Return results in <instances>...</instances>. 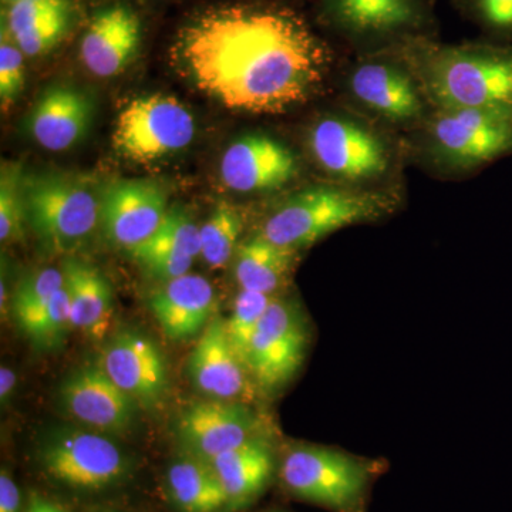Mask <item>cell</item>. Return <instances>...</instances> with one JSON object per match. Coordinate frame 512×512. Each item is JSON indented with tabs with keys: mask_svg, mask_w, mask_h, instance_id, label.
<instances>
[{
	"mask_svg": "<svg viewBox=\"0 0 512 512\" xmlns=\"http://www.w3.org/2000/svg\"><path fill=\"white\" fill-rule=\"evenodd\" d=\"M63 286V269L43 268L23 278L10 303L16 323L40 311Z\"/></svg>",
	"mask_w": 512,
	"mask_h": 512,
	"instance_id": "32",
	"label": "cell"
},
{
	"mask_svg": "<svg viewBox=\"0 0 512 512\" xmlns=\"http://www.w3.org/2000/svg\"><path fill=\"white\" fill-rule=\"evenodd\" d=\"M25 173L18 163H3L0 171V241L3 244L22 237L26 224Z\"/></svg>",
	"mask_w": 512,
	"mask_h": 512,
	"instance_id": "30",
	"label": "cell"
},
{
	"mask_svg": "<svg viewBox=\"0 0 512 512\" xmlns=\"http://www.w3.org/2000/svg\"><path fill=\"white\" fill-rule=\"evenodd\" d=\"M168 59L225 109L278 114L319 89L329 43L296 8L276 0H221L192 9L170 37Z\"/></svg>",
	"mask_w": 512,
	"mask_h": 512,
	"instance_id": "1",
	"label": "cell"
},
{
	"mask_svg": "<svg viewBox=\"0 0 512 512\" xmlns=\"http://www.w3.org/2000/svg\"><path fill=\"white\" fill-rule=\"evenodd\" d=\"M214 306V288L200 275L187 274L164 282L150 298L154 318L173 340L192 338L207 328Z\"/></svg>",
	"mask_w": 512,
	"mask_h": 512,
	"instance_id": "23",
	"label": "cell"
},
{
	"mask_svg": "<svg viewBox=\"0 0 512 512\" xmlns=\"http://www.w3.org/2000/svg\"><path fill=\"white\" fill-rule=\"evenodd\" d=\"M188 370L195 387L218 400H234L247 396L249 372L229 345L225 320L215 318L208 323L200 340L192 349Z\"/></svg>",
	"mask_w": 512,
	"mask_h": 512,
	"instance_id": "21",
	"label": "cell"
},
{
	"mask_svg": "<svg viewBox=\"0 0 512 512\" xmlns=\"http://www.w3.org/2000/svg\"><path fill=\"white\" fill-rule=\"evenodd\" d=\"M20 493L18 485L9 476L8 471L0 474V512H19Z\"/></svg>",
	"mask_w": 512,
	"mask_h": 512,
	"instance_id": "35",
	"label": "cell"
},
{
	"mask_svg": "<svg viewBox=\"0 0 512 512\" xmlns=\"http://www.w3.org/2000/svg\"><path fill=\"white\" fill-rule=\"evenodd\" d=\"M244 229V218L238 208L220 202L200 227L201 258L212 269L228 265L237 252Z\"/></svg>",
	"mask_w": 512,
	"mask_h": 512,
	"instance_id": "28",
	"label": "cell"
},
{
	"mask_svg": "<svg viewBox=\"0 0 512 512\" xmlns=\"http://www.w3.org/2000/svg\"><path fill=\"white\" fill-rule=\"evenodd\" d=\"M458 8L495 43H512V0H457Z\"/></svg>",
	"mask_w": 512,
	"mask_h": 512,
	"instance_id": "33",
	"label": "cell"
},
{
	"mask_svg": "<svg viewBox=\"0 0 512 512\" xmlns=\"http://www.w3.org/2000/svg\"><path fill=\"white\" fill-rule=\"evenodd\" d=\"M318 20L357 46L386 47L429 37V0H318Z\"/></svg>",
	"mask_w": 512,
	"mask_h": 512,
	"instance_id": "5",
	"label": "cell"
},
{
	"mask_svg": "<svg viewBox=\"0 0 512 512\" xmlns=\"http://www.w3.org/2000/svg\"><path fill=\"white\" fill-rule=\"evenodd\" d=\"M309 150L325 173L349 184L376 180L390 167L382 137L359 121L328 116L309 131Z\"/></svg>",
	"mask_w": 512,
	"mask_h": 512,
	"instance_id": "11",
	"label": "cell"
},
{
	"mask_svg": "<svg viewBox=\"0 0 512 512\" xmlns=\"http://www.w3.org/2000/svg\"><path fill=\"white\" fill-rule=\"evenodd\" d=\"M168 491L183 512H218L228 507L220 478L208 461L188 457L171 464Z\"/></svg>",
	"mask_w": 512,
	"mask_h": 512,
	"instance_id": "27",
	"label": "cell"
},
{
	"mask_svg": "<svg viewBox=\"0 0 512 512\" xmlns=\"http://www.w3.org/2000/svg\"><path fill=\"white\" fill-rule=\"evenodd\" d=\"M99 512H116V511L104 510V511H99Z\"/></svg>",
	"mask_w": 512,
	"mask_h": 512,
	"instance_id": "39",
	"label": "cell"
},
{
	"mask_svg": "<svg viewBox=\"0 0 512 512\" xmlns=\"http://www.w3.org/2000/svg\"><path fill=\"white\" fill-rule=\"evenodd\" d=\"M400 45L380 49L350 72L349 89L360 104L392 123H409L423 114V99Z\"/></svg>",
	"mask_w": 512,
	"mask_h": 512,
	"instance_id": "13",
	"label": "cell"
},
{
	"mask_svg": "<svg viewBox=\"0 0 512 512\" xmlns=\"http://www.w3.org/2000/svg\"><path fill=\"white\" fill-rule=\"evenodd\" d=\"M66 412L101 433L120 434L136 419L138 404L99 365L80 367L60 386Z\"/></svg>",
	"mask_w": 512,
	"mask_h": 512,
	"instance_id": "17",
	"label": "cell"
},
{
	"mask_svg": "<svg viewBox=\"0 0 512 512\" xmlns=\"http://www.w3.org/2000/svg\"><path fill=\"white\" fill-rule=\"evenodd\" d=\"M19 2V0H2V5H8V3Z\"/></svg>",
	"mask_w": 512,
	"mask_h": 512,
	"instance_id": "38",
	"label": "cell"
},
{
	"mask_svg": "<svg viewBox=\"0 0 512 512\" xmlns=\"http://www.w3.org/2000/svg\"><path fill=\"white\" fill-rule=\"evenodd\" d=\"M84 9V0H19L2 5L0 30L12 37L26 59H37L79 32Z\"/></svg>",
	"mask_w": 512,
	"mask_h": 512,
	"instance_id": "15",
	"label": "cell"
},
{
	"mask_svg": "<svg viewBox=\"0 0 512 512\" xmlns=\"http://www.w3.org/2000/svg\"><path fill=\"white\" fill-rule=\"evenodd\" d=\"M308 343L301 309L286 299H272L252 340L249 375L266 392L282 389L301 369Z\"/></svg>",
	"mask_w": 512,
	"mask_h": 512,
	"instance_id": "12",
	"label": "cell"
},
{
	"mask_svg": "<svg viewBox=\"0 0 512 512\" xmlns=\"http://www.w3.org/2000/svg\"><path fill=\"white\" fill-rule=\"evenodd\" d=\"M299 173L298 158L281 141L266 134L238 138L221 158L222 183L237 192L272 191Z\"/></svg>",
	"mask_w": 512,
	"mask_h": 512,
	"instance_id": "18",
	"label": "cell"
},
{
	"mask_svg": "<svg viewBox=\"0 0 512 512\" xmlns=\"http://www.w3.org/2000/svg\"><path fill=\"white\" fill-rule=\"evenodd\" d=\"M208 463L220 478L231 510L255 500L265 490L275 467L271 447L261 437L245 441Z\"/></svg>",
	"mask_w": 512,
	"mask_h": 512,
	"instance_id": "24",
	"label": "cell"
},
{
	"mask_svg": "<svg viewBox=\"0 0 512 512\" xmlns=\"http://www.w3.org/2000/svg\"><path fill=\"white\" fill-rule=\"evenodd\" d=\"M46 476L77 491H101L119 484L128 460L113 441L97 433L60 429L46 437L39 450Z\"/></svg>",
	"mask_w": 512,
	"mask_h": 512,
	"instance_id": "10",
	"label": "cell"
},
{
	"mask_svg": "<svg viewBox=\"0 0 512 512\" xmlns=\"http://www.w3.org/2000/svg\"><path fill=\"white\" fill-rule=\"evenodd\" d=\"M25 512H67L63 505L43 497V495L32 494Z\"/></svg>",
	"mask_w": 512,
	"mask_h": 512,
	"instance_id": "36",
	"label": "cell"
},
{
	"mask_svg": "<svg viewBox=\"0 0 512 512\" xmlns=\"http://www.w3.org/2000/svg\"><path fill=\"white\" fill-rule=\"evenodd\" d=\"M94 104L74 86H52L36 100L25 120L30 138L47 151L59 153L76 146L92 127Z\"/></svg>",
	"mask_w": 512,
	"mask_h": 512,
	"instance_id": "20",
	"label": "cell"
},
{
	"mask_svg": "<svg viewBox=\"0 0 512 512\" xmlns=\"http://www.w3.org/2000/svg\"><path fill=\"white\" fill-rule=\"evenodd\" d=\"M195 137L191 111L168 94L136 97L121 109L114 123V150L134 163H154L184 150Z\"/></svg>",
	"mask_w": 512,
	"mask_h": 512,
	"instance_id": "7",
	"label": "cell"
},
{
	"mask_svg": "<svg viewBox=\"0 0 512 512\" xmlns=\"http://www.w3.org/2000/svg\"><path fill=\"white\" fill-rule=\"evenodd\" d=\"M168 210L167 192L150 178H120L100 190L104 235L128 252L157 231Z\"/></svg>",
	"mask_w": 512,
	"mask_h": 512,
	"instance_id": "14",
	"label": "cell"
},
{
	"mask_svg": "<svg viewBox=\"0 0 512 512\" xmlns=\"http://www.w3.org/2000/svg\"><path fill=\"white\" fill-rule=\"evenodd\" d=\"M296 261L298 251L278 247L256 235L237 249L235 278L245 291L274 296L288 281Z\"/></svg>",
	"mask_w": 512,
	"mask_h": 512,
	"instance_id": "26",
	"label": "cell"
},
{
	"mask_svg": "<svg viewBox=\"0 0 512 512\" xmlns=\"http://www.w3.org/2000/svg\"><path fill=\"white\" fill-rule=\"evenodd\" d=\"M130 254L154 278H180L201 256L200 227L183 208H170L157 231Z\"/></svg>",
	"mask_w": 512,
	"mask_h": 512,
	"instance_id": "22",
	"label": "cell"
},
{
	"mask_svg": "<svg viewBox=\"0 0 512 512\" xmlns=\"http://www.w3.org/2000/svg\"><path fill=\"white\" fill-rule=\"evenodd\" d=\"M400 49L439 109L512 110V43L453 46L419 37Z\"/></svg>",
	"mask_w": 512,
	"mask_h": 512,
	"instance_id": "2",
	"label": "cell"
},
{
	"mask_svg": "<svg viewBox=\"0 0 512 512\" xmlns=\"http://www.w3.org/2000/svg\"><path fill=\"white\" fill-rule=\"evenodd\" d=\"M26 56L8 33L0 30V101L8 110L25 87Z\"/></svg>",
	"mask_w": 512,
	"mask_h": 512,
	"instance_id": "34",
	"label": "cell"
},
{
	"mask_svg": "<svg viewBox=\"0 0 512 512\" xmlns=\"http://www.w3.org/2000/svg\"><path fill=\"white\" fill-rule=\"evenodd\" d=\"M397 200L352 185H318L291 195L262 225L259 235L278 247L301 251L333 232L392 214Z\"/></svg>",
	"mask_w": 512,
	"mask_h": 512,
	"instance_id": "3",
	"label": "cell"
},
{
	"mask_svg": "<svg viewBox=\"0 0 512 512\" xmlns=\"http://www.w3.org/2000/svg\"><path fill=\"white\" fill-rule=\"evenodd\" d=\"M100 366L138 406L156 407L168 392L163 352L141 333L127 330L114 336L103 349Z\"/></svg>",
	"mask_w": 512,
	"mask_h": 512,
	"instance_id": "16",
	"label": "cell"
},
{
	"mask_svg": "<svg viewBox=\"0 0 512 512\" xmlns=\"http://www.w3.org/2000/svg\"><path fill=\"white\" fill-rule=\"evenodd\" d=\"M281 477L302 500L339 512H359L370 473L357 458L338 450L302 446L286 454Z\"/></svg>",
	"mask_w": 512,
	"mask_h": 512,
	"instance_id": "8",
	"label": "cell"
},
{
	"mask_svg": "<svg viewBox=\"0 0 512 512\" xmlns=\"http://www.w3.org/2000/svg\"><path fill=\"white\" fill-rule=\"evenodd\" d=\"M251 410L228 400H208L187 407L178 419V437L192 457L211 461L256 436Z\"/></svg>",
	"mask_w": 512,
	"mask_h": 512,
	"instance_id": "19",
	"label": "cell"
},
{
	"mask_svg": "<svg viewBox=\"0 0 512 512\" xmlns=\"http://www.w3.org/2000/svg\"><path fill=\"white\" fill-rule=\"evenodd\" d=\"M147 33V15L137 0L86 2L77 32V55L93 76H119L143 52Z\"/></svg>",
	"mask_w": 512,
	"mask_h": 512,
	"instance_id": "6",
	"label": "cell"
},
{
	"mask_svg": "<svg viewBox=\"0 0 512 512\" xmlns=\"http://www.w3.org/2000/svg\"><path fill=\"white\" fill-rule=\"evenodd\" d=\"M64 286L70 299L73 328L93 339H103L113 316V292L96 266L67 259L63 264Z\"/></svg>",
	"mask_w": 512,
	"mask_h": 512,
	"instance_id": "25",
	"label": "cell"
},
{
	"mask_svg": "<svg viewBox=\"0 0 512 512\" xmlns=\"http://www.w3.org/2000/svg\"><path fill=\"white\" fill-rule=\"evenodd\" d=\"M274 298L275 296L265 295V293L241 289L235 299L231 315L225 320V332H227L229 345L247 369L252 340L269 303Z\"/></svg>",
	"mask_w": 512,
	"mask_h": 512,
	"instance_id": "29",
	"label": "cell"
},
{
	"mask_svg": "<svg viewBox=\"0 0 512 512\" xmlns=\"http://www.w3.org/2000/svg\"><path fill=\"white\" fill-rule=\"evenodd\" d=\"M23 332L39 346L52 348L63 340L67 330L73 328L70 299L66 286L53 296L40 311L18 323Z\"/></svg>",
	"mask_w": 512,
	"mask_h": 512,
	"instance_id": "31",
	"label": "cell"
},
{
	"mask_svg": "<svg viewBox=\"0 0 512 512\" xmlns=\"http://www.w3.org/2000/svg\"><path fill=\"white\" fill-rule=\"evenodd\" d=\"M429 134L440 163L474 170L512 154V110L439 109Z\"/></svg>",
	"mask_w": 512,
	"mask_h": 512,
	"instance_id": "9",
	"label": "cell"
},
{
	"mask_svg": "<svg viewBox=\"0 0 512 512\" xmlns=\"http://www.w3.org/2000/svg\"><path fill=\"white\" fill-rule=\"evenodd\" d=\"M15 376V373H13L9 367L3 366L2 370H0V397H2V400L8 399L10 392H12L13 387H15Z\"/></svg>",
	"mask_w": 512,
	"mask_h": 512,
	"instance_id": "37",
	"label": "cell"
},
{
	"mask_svg": "<svg viewBox=\"0 0 512 512\" xmlns=\"http://www.w3.org/2000/svg\"><path fill=\"white\" fill-rule=\"evenodd\" d=\"M23 194L26 224L50 251L76 247L100 224V191L79 175L25 174Z\"/></svg>",
	"mask_w": 512,
	"mask_h": 512,
	"instance_id": "4",
	"label": "cell"
}]
</instances>
